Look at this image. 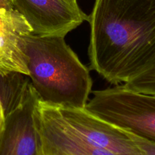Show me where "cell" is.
Returning <instances> with one entry per match:
<instances>
[{"instance_id":"1","label":"cell","mask_w":155,"mask_h":155,"mask_svg":"<svg viewBox=\"0 0 155 155\" xmlns=\"http://www.w3.org/2000/svg\"><path fill=\"white\" fill-rule=\"evenodd\" d=\"M91 27V69L114 85L127 83L155 57V0H95Z\"/></svg>"},{"instance_id":"2","label":"cell","mask_w":155,"mask_h":155,"mask_svg":"<svg viewBox=\"0 0 155 155\" xmlns=\"http://www.w3.org/2000/svg\"><path fill=\"white\" fill-rule=\"evenodd\" d=\"M28 77L39 101L54 107L85 108L92 87L89 71L64 36L24 37Z\"/></svg>"},{"instance_id":"3","label":"cell","mask_w":155,"mask_h":155,"mask_svg":"<svg viewBox=\"0 0 155 155\" xmlns=\"http://www.w3.org/2000/svg\"><path fill=\"white\" fill-rule=\"evenodd\" d=\"M93 95L86 110L121 130L155 142V96L124 85L95 91Z\"/></svg>"},{"instance_id":"4","label":"cell","mask_w":155,"mask_h":155,"mask_svg":"<svg viewBox=\"0 0 155 155\" xmlns=\"http://www.w3.org/2000/svg\"><path fill=\"white\" fill-rule=\"evenodd\" d=\"M38 100L28 80L13 106L4 112L0 155H44L36 124Z\"/></svg>"},{"instance_id":"5","label":"cell","mask_w":155,"mask_h":155,"mask_svg":"<svg viewBox=\"0 0 155 155\" xmlns=\"http://www.w3.org/2000/svg\"><path fill=\"white\" fill-rule=\"evenodd\" d=\"M15 10L37 36H64L88 21L77 2L69 0H12Z\"/></svg>"},{"instance_id":"6","label":"cell","mask_w":155,"mask_h":155,"mask_svg":"<svg viewBox=\"0 0 155 155\" xmlns=\"http://www.w3.org/2000/svg\"><path fill=\"white\" fill-rule=\"evenodd\" d=\"M65 127L89 144L117 155H143L124 130L85 108L55 107Z\"/></svg>"},{"instance_id":"7","label":"cell","mask_w":155,"mask_h":155,"mask_svg":"<svg viewBox=\"0 0 155 155\" xmlns=\"http://www.w3.org/2000/svg\"><path fill=\"white\" fill-rule=\"evenodd\" d=\"M36 124L43 154L63 153L68 155H117L86 142L64 126L54 106L38 100Z\"/></svg>"},{"instance_id":"8","label":"cell","mask_w":155,"mask_h":155,"mask_svg":"<svg viewBox=\"0 0 155 155\" xmlns=\"http://www.w3.org/2000/svg\"><path fill=\"white\" fill-rule=\"evenodd\" d=\"M30 33V27L15 9L0 8V76L28 75L23 47Z\"/></svg>"},{"instance_id":"9","label":"cell","mask_w":155,"mask_h":155,"mask_svg":"<svg viewBox=\"0 0 155 155\" xmlns=\"http://www.w3.org/2000/svg\"><path fill=\"white\" fill-rule=\"evenodd\" d=\"M124 86L139 93L155 96V57L144 71Z\"/></svg>"},{"instance_id":"10","label":"cell","mask_w":155,"mask_h":155,"mask_svg":"<svg viewBox=\"0 0 155 155\" xmlns=\"http://www.w3.org/2000/svg\"><path fill=\"white\" fill-rule=\"evenodd\" d=\"M124 131L130 136V139L134 142V143L139 148L142 154L155 155V142L144 139V138L140 137V136H136V135L133 134V133L126 131V130H124Z\"/></svg>"},{"instance_id":"11","label":"cell","mask_w":155,"mask_h":155,"mask_svg":"<svg viewBox=\"0 0 155 155\" xmlns=\"http://www.w3.org/2000/svg\"><path fill=\"white\" fill-rule=\"evenodd\" d=\"M0 8L8 11L15 10L12 0H0Z\"/></svg>"},{"instance_id":"12","label":"cell","mask_w":155,"mask_h":155,"mask_svg":"<svg viewBox=\"0 0 155 155\" xmlns=\"http://www.w3.org/2000/svg\"><path fill=\"white\" fill-rule=\"evenodd\" d=\"M4 118H5L4 110H3L2 104L1 99H0V131H1L2 128L3 123H4Z\"/></svg>"},{"instance_id":"13","label":"cell","mask_w":155,"mask_h":155,"mask_svg":"<svg viewBox=\"0 0 155 155\" xmlns=\"http://www.w3.org/2000/svg\"><path fill=\"white\" fill-rule=\"evenodd\" d=\"M45 155H68L66 154H63V153H53V154H48Z\"/></svg>"},{"instance_id":"14","label":"cell","mask_w":155,"mask_h":155,"mask_svg":"<svg viewBox=\"0 0 155 155\" xmlns=\"http://www.w3.org/2000/svg\"><path fill=\"white\" fill-rule=\"evenodd\" d=\"M71 2H77V0H69Z\"/></svg>"}]
</instances>
